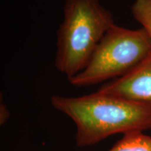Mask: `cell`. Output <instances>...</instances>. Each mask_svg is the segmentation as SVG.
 I'll return each mask as SVG.
<instances>
[{
	"label": "cell",
	"instance_id": "obj_4",
	"mask_svg": "<svg viewBox=\"0 0 151 151\" xmlns=\"http://www.w3.org/2000/svg\"><path fill=\"white\" fill-rule=\"evenodd\" d=\"M97 91L132 101L151 104V52L127 73L106 83Z\"/></svg>",
	"mask_w": 151,
	"mask_h": 151
},
{
	"label": "cell",
	"instance_id": "obj_1",
	"mask_svg": "<svg viewBox=\"0 0 151 151\" xmlns=\"http://www.w3.org/2000/svg\"><path fill=\"white\" fill-rule=\"evenodd\" d=\"M50 103L74 122L76 144L80 148L117 134L151 129V104L98 91L76 97L52 95Z\"/></svg>",
	"mask_w": 151,
	"mask_h": 151
},
{
	"label": "cell",
	"instance_id": "obj_2",
	"mask_svg": "<svg viewBox=\"0 0 151 151\" xmlns=\"http://www.w3.org/2000/svg\"><path fill=\"white\" fill-rule=\"evenodd\" d=\"M116 24L99 0H65L57 30L55 67L67 78L82 71L105 34Z\"/></svg>",
	"mask_w": 151,
	"mask_h": 151
},
{
	"label": "cell",
	"instance_id": "obj_6",
	"mask_svg": "<svg viewBox=\"0 0 151 151\" xmlns=\"http://www.w3.org/2000/svg\"><path fill=\"white\" fill-rule=\"evenodd\" d=\"M132 13L151 39V0H136L132 6Z\"/></svg>",
	"mask_w": 151,
	"mask_h": 151
},
{
	"label": "cell",
	"instance_id": "obj_7",
	"mask_svg": "<svg viewBox=\"0 0 151 151\" xmlns=\"http://www.w3.org/2000/svg\"><path fill=\"white\" fill-rule=\"evenodd\" d=\"M10 112L4 104L1 103L0 105V124L1 125L5 124L10 118Z\"/></svg>",
	"mask_w": 151,
	"mask_h": 151
},
{
	"label": "cell",
	"instance_id": "obj_3",
	"mask_svg": "<svg viewBox=\"0 0 151 151\" xmlns=\"http://www.w3.org/2000/svg\"><path fill=\"white\" fill-rule=\"evenodd\" d=\"M151 52V39L143 28L115 24L104 36L85 69L68 78L75 87L107 83L125 75Z\"/></svg>",
	"mask_w": 151,
	"mask_h": 151
},
{
	"label": "cell",
	"instance_id": "obj_5",
	"mask_svg": "<svg viewBox=\"0 0 151 151\" xmlns=\"http://www.w3.org/2000/svg\"><path fill=\"white\" fill-rule=\"evenodd\" d=\"M109 151H151V137L143 132L124 134Z\"/></svg>",
	"mask_w": 151,
	"mask_h": 151
}]
</instances>
